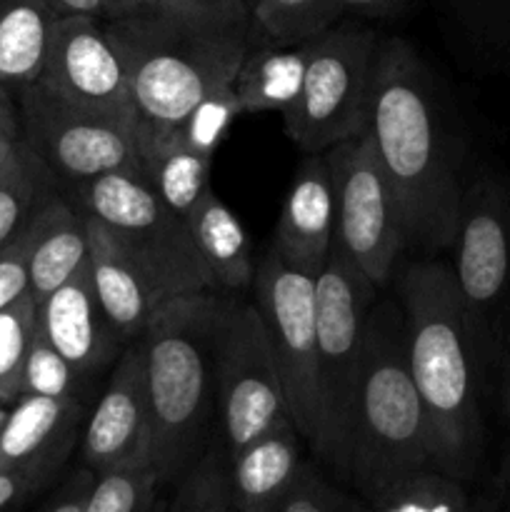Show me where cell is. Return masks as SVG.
I'll list each match as a JSON object with an SVG mask.
<instances>
[{
	"instance_id": "1",
	"label": "cell",
	"mask_w": 510,
	"mask_h": 512,
	"mask_svg": "<svg viewBox=\"0 0 510 512\" xmlns=\"http://www.w3.org/2000/svg\"><path fill=\"white\" fill-rule=\"evenodd\" d=\"M368 133L398 195L408 253L435 258L450 248L465 175L433 73L403 38H380L370 88Z\"/></svg>"
},
{
	"instance_id": "2",
	"label": "cell",
	"mask_w": 510,
	"mask_h": 512,
	"mask_svg": "<svg viewBox=\"0 0 510 512\" xmlns=\"http://www.w3.org/2000/svg\"><path fill=\"white\" fill-rule=\"evenodd\" d=\"M395 275L408 365L428 425L430 465L465 483L475 475L483 453V395L490 383L465 320L453 270L445 260L418 258Z\"/></svg>"
},
{
	"instance_id": "3",
	"label": "cell",
	"mask_w": 510,
	"mask_h": 512,
	"mask_svg": "<svg viewBox=\"0 0 510 512\" xmlns=\"http://www.w3.org/2000/svg\"><path fill=\"white\" fill-rule=\"evenodd\" d=\"M233 293L168 298L143 333L150 398V463L175 485L218 430V355Z\"/></svg>"
},
{
	"instance_id": "4",
	"label": "cell",
	"mask_w": 510,
	"mask_h": 512,
	"mask_svg": "<svg viewBox=\"0 0 510 512\" xmlns=\"http://www.w3.org/2000/svg\"><path fill=\"white\" fill-rule=\"evenodd\" d=\"M425 468H433L428 425L408 365L403 308L395 293L378 295L365 328L340 483L368 500L385 485Z\"/></svg>"
},
{
	"instance_id": "5",
	"label": "cell",
	"mask_w": 510,
	"mask_h": 512,
	"mask_svg": "<svg viewBox=\"0 0 510 512\" xmlns=\"http://www.w3.org/2000/svg\"><path fill=\"white\" fill-rule=\"evenodd\" d=\"M105 28L145 130H178L205 95L233 83L250 48V23H190L160 10L105 20Z\"/></svg>"
},
{
	"instance_id": "6",
	"label": "cell",
	"mask_w": 510,
	"mask_h": 512,
	"mask_svg": "<svg viewBox=\"0 0 510 512\" xmlns=\"http://www.w3.org/2000/svg\"><path fill=\"white\" fill-rule=\"evenodd\" d=\"M375 288L338 250L315 278V433L310 450L340 480Z\"/></svg>"
},
{
	"instance_id": "7",
	"label": "cell",
	"mask_w": 510,
	"mask_h": 512,
	"mask_svg": "<svg viewBox=\"0 0 510 512\" xmlns=\"http://www.w3.org/2000/svg\"><path fill=\"white\" fill-rule=\"evenodd\" d=\"M450 270L490 390L510 330V183L495 170L465 180Z\"/></svg>"
},
{
	"instance_id": "8",
	"label": "cell",
	"mask_w": 510,
	"mask_h": 512,
	"mask_svg": "<svg viewBox=\"0 0 510 512\" xmlns=\"http://www.w3.org/2000/svg\"><path fill=\"white\" fill-rule=\"evenodd\" d=\"M63 193L113 233L160 300L220 293L195 250L188 220L173 213L138 170L108 173Z\"/></svg>"
},
{
	"instance_id": "9",
	"label": "cell",
	"mask_w": 510,
	"mask_h": 512,
	"mask_svg": "<svg viewBox=\"0 0 510 512\" xmlns=\"http://www.w3.org/2000/svg\"><path fill=\"white\" fill-rule=\"evenodd\" d=\"M378 45L380 35L353 18L308 38L303 85L280 113L285 133L303 153H325L368 130Z\"/></svg>"
},
{
	"instance_id": "10",
	"label": "cell",
	"mask_w": 510,
	"mask_h": 512,
	"mask_svg": "<svg viewBox=\"0 0 510 512\" xmlns=\"http://www.w3.org/2000/svg\"><path fill=\"white\" fill-rule=\"evenodd\" d=\"M335 193L333 248L375 288L393 283L408 253V230L370 133L325 150Z\"/></svg>"
},
{
	"instance_id": "11",
	"label": "cell",
	"mask_w": 510,
	"mask_h": 512,
	"mask_svg": "<svg viewBox=\"0 0 510 512\" xmlns=\"http://www.w3.org/2000/svg\"><path fill=\"white\" fill-rule=\"evenodd\" d=\"M13 95L23 140L48 165L60 190L140 168L135 120L68 103L40 80Z\"/></svg>"
},
{
	"instance_id": "12",
	"label": "cell",
	"mask_w": 510,
	"mask_h": 512,
	"mask_svg": "<svg viewBox=\"0 0 510 512\" xmlns=\"http://www.w3.org/2000/svg\"><path fill=\"white\" fill-rule=\"evenodd\" d=\"M283 420L288 403L263 318L253 300L235 295L220 338L215 443L233 458Z\"/></svg>"
},
{
	"instance_id": "13",
	"label": "cell",
	"mask_w": 510,
	"mask_h": 512,
	"mask_svg": "<svg viewBox=\"0 0 510 512\" xmlns=\"http://www.w3.org/2000/svg\"><path fill=\"white\" fill-rule=\"evenodd\" d=\"M253 303L283 380L288 415L305 443L315 433V278L290 268L273 248L255 263Z\"/></svg>"
},
{
	"instance_id": "14",
	"label": "cell",
	"mask_w": 510,
	"mask_h": 512,
	"mask_svg": "<svg viewBox=\"0 0 510 512\" xmlns=\"http://www.w3.org/2000/svg\"><path fill=\"white\" fill-rule=\"evenodd\" d=\"M38 80L68 103L138 123L123 60L103 18L68 15L55 20Z\"/></svg>"
},
{
	"instance_id": "15",
	"label": "cell",
	"mask_w": 510,
	"mask_h": 512,
	"mask_svg": "<svg viewBox=\"0 0 510 512\" xmlns=\"http://www.w3.org/2000/svg\"><path fill=\"white\" fill-rule=\"evenodd\" d=\"M83 468L95 475L150 460V398L143 340H135L110 368L103 393L88 410L80 435Z\"/></svg>"
},
{
	"instance_id": "16",
	"label": "cell",
	"mask_w": 510,
	"mask_h": 512,
	"mask_svg": "<svg viewBox=\"0 0 510 512\" xmlns=\"http://www.w3.org/2000/svg\"><path fill=\"white\" fill-rule=\"evenodd\" d=\"M38 333L80 375L95 383L128 348L100 308L88 260L80 265L78 273L38 303Z\"/></svg>"
},
{
	"instance_id": "17",
	"label": "cell",
	"mask_w": 510,
	"mask_h": 512,
	"mask_svg": "<svg viewBox=\"0 0 510 512\" xmlns=\"http://www.w3.org/2000/svg\"><path fill=\"white\" fill-rule=\"evenodd\" d=\"M335 193L325 153H305L293 173L270 248L283 263L318 278L333 250Z\"/></svg>"
},
{
	"instance_id": "18",
	"label": "cell",
	"mask_w": 510,
	"mask_h": 512,
	"mask_svg": "<svg viewBox=\"0 0 510 512\" xmlns=\"http://www.w3.org/2000/svg\"><path fill=\"white\" fill-rule=\"evenodd\" d=\"M88 405L80 400L20 395L0 428V470L43 468L60 473L80 445Z\"/></svg>"
},
{
	"instance_id": "19",
	"label": "cell",
	"mask_w": 510,
	"mask_h": 512,
	"mask_svg": "<svg viewBox=\"0 0 510 512\" xmlns=\"http://www.w3.org/2000/svg\"><path fill=\"white\" fill-rule=\"evenodd\" d=\"M88 225V268L105 318L125 345L143 338L155 308L163 300L138 263L125 253L100 220L85 215Z\"/></svg>"
},
{
	"instance_id": "20",
	"label": "cell",
	"mask_w": 510,
	"mask_h": 512,
	"mask_svg": "<svg viewBox=\"0 0 510 512\" xmlns=\"http://www.w3.org/2000/svg\"><path fill=\"white\" fill-rule=\"evenodd\" d=\"M303 443L293 420H283L228 458L235 512H278L305 465Z\"/></svg>"
},
{
	"instance_id": "21",
	"label": "cell",
	"mask_w": 510,
	"mask_h": 512,
	"mask_svg": "<svg viewBox=\"0 0 510 512\" xmlns=\"http://www.w3.org/2000/svg\"><path fill=\"white\" fill-rule=\"evenodd\" d=\"M88 260L85 213L58 190L28 223V283L35 305L43 303Z\"/></svg>"
},
{
	"instance_id": "22",
	"label": "cell",
	"mask_w": 510,
	"mask_h": 512,
	"mask_svg": "<svg viewBox=\"0 0 510 512\" xmlns=\"http://www.w3.org/2000/svg\"><path fill=\"white\" fill-rule=\"evenodd\" d=\"M138 158L145 183L168 205L173 213L188 220L195 205L210 188V165L213 160L190 148L178 130L135 128Z\"/></svg>"
},
{
	"instance_id": "23",
	"label": "cell",
	"mask_w": 510,
	"mask_h": 512,
	"mask_svg": "<svg viewBox=\"0 0 510 512\" xmlns=\"http://www.w3.org/2000/svg\"><path fill=\"white\" fill-rule=\"evenodd\" d=\"M190 235L205 270L220 293H243L253 288L255 260L248 238L233 210L208 190L205 198L188 215Z\"/></svg>"
},
{
	"instance_id": "24",
	"label": "cell",
	"mask_w": 510,
	"mask_h": 512,
	"mask_svg": "<svg viewBox=\"0 0 510 512\" xmlns=\"http://www.w3.org/2000/svg\"><path fill=\"white\" fill-rule=\"evenodd\" d=\"M308 65V40L295 45L250 43L233 78L245 115L283 113L300 93Z\"/></svg>"
},
{
	"instance_id": "25",
	"label": "cell",
	"mask_w": 510,
	"mask_h": 512,
	"mask_svg": "<svg viewBox=\"0 0 510 512\" xmlns=\"http://www.w3.org/2000/svg\"><path fill=\"white\" fill-rule=\"evenodd\" d=\"M55 20L48 0H0V85L10 93L40 78Z\"/></svg>"
},
{
	"instance_id": "26",
	"label": "cell",
	"mask_w": 510,
	"mask_h": 512,
	"mask_svg": "<svg viewBox=\"0 0 510 512\" xmlns=\"http://www.w3.org/2000/svg\"><path fill=\"white\" fill-rule=\"evenodd\" d=\"M58 190L55 175L23 140L10 168L0 178V250L23 235L40 205Z\"/></svg>"
},
{
	"instance_id": "27",
	"label": "cell",
	"mask_w": 510,
	"mask_h": 512,
	"mask_svg": "<svg viewBox=\"0 0 510 512\" xmlns=\"http://www.w3.org/2000/svg\"><path fill=\"white\" fill-rule=\"evenodd\" d=\"M368 512H473L463 483L433 468L385 485L365 500Z\"/></svg>"
},
{
	"instance_id": "28",
	"label": "cell",
	"mask_w": 510,
	"mask_h": 512,
	"mask_svg": "<svg viewBox=\"0 0 510 512\" xmlns=\"http://www.w3.org/2000/svg\"><path fill=\"white\" fill-rule=\"evenodd\" d=\"M330 25L328 0H258L250 13V43L295 45Z\"/></svg>"
},
{
	"instance_id": "29",
	"label": "cell",
	"mask_w": 510,
	"mask_h": 512,
	"mask_svg": "<svg viewBox=\"0 0 510 512\" xmlns=\"http://www.w3.org/2000/svg\"><path fill=\"white\" fill-rule=\"evenodd\" d=\"M163 488L150 460L95 475L83 512H158Z\"/></svg>"
},
{
	"instance_id": "30",
	"label": "cell",
	"mask_w": 510,
	"mask_h": 512,
	"mask_svg": "<svg viewBox=\"0 0 510 512\" xmlns=\"http://www.w3.org/2000/svg\"><path fill=\"white\" fill-rule=\"evenodd\" d=\"M165 512H235L228 455L215 440L203 458L175 483Z\"/></svg>"
},
{
	"instance_id": "31",
	"label": "cell",
	"mask_w": 510,
	"mask_h": 512,
	"mask_svg": "<svg viewBox=\"0 0 510 512\" xmlns=\"http://www.w3.org/2000/svg\"><path fill=\"white\" fill-rule=\"evenodd\" d=\"M43 335L35 330L33 345L28 350V358L23 365V380H20V395H43V398H65L80 400L88 405L90 385Z\"/></svg>"
},
{
	"instance_id": "32",
	"label": "cell",
	"mask_w": 510,
	"mask_h": 512,
	"mask_svg": "<svg viewBox=\"0 0 510 512\" xmlns=\"http://www.w3.org/2000/svg\"><path fill=\"white\" fill-rule=\"evenodd\" d=\"M38 330V305L28 295L0 310V393L8 400L20 398V380L28 350Z\"/></svg>"
},
{
	"instance_id": "33",
	"label": "cell",
	"mask_w": 510,
	"mask_h": 512,
	"mask_svg": "<svg viewBox=\"0 0 510 512\" xmlns=\"http://www.w3.org/2000/svg\"><path fill=\"white\" fill-rule=\"evenodd\" d=\"M240 115L245 113L240 108V100L235 95L233 85H223L215 93L205 95L190 110L188 118L178 128V133L190 148H195L200 155L213 160L215 150L220 148V143H223L225 135L230 133V128H233Z\"/></svg>"
},
{
	"instance_id": "34",
	"label": "cell",
	"mask_w": 510,
	"mask_h": 512,
	"mask_svg": "<svg viewBox=\"0 0 510 512\" xmlns=\"http://www.w3.org/2000/svg\"><path fill=\"white\" fill-rule=\"evenodd\" d=\"M278 512H368V505L325 478L313 463H305Z\"/></svg>"
},
{
	"instance_id": "35",
	"label": "cell",
	"mask_w": 510,
	"mask_h": 512,
	"mask_svg": "<svg viewBox=\"0 0 510 512\" xmlns=\"http://www.w3.org/2000/svg\"><path fill=\"white\" fill-rule=\"evenodd\" d=\"M470 38L490 50L510 48V0H448Z\"/></svg>"
},
{
	"instance_id": "36",
	"label": "cell",
	"mask_w": 510,
	"mask_h": 512,
	"mask_svg": "<svg viewBox=\"0 0 510 512\" xmlns=\"http://www.w3.org/2000/svg\"><path fill=\"white\" fill-rule=\"evenodd\" d=\"M160 13L190 23L210 25H245L250 23V10L243 0H158Z\"/></svg>"
},
{
	"instance_id": "37",
	"label": "cell",
	"mask_w": 510,
	"mask_h": 512,
	"mask_svg": "<svg viewBox=\"0 0 510 512\" xmlns=\"http://www.w3.org/2000/svg\"><path fill=\"white\" fill-rule=\"evenodd\" d=\"M30 293L28 283V228L20 238L0 250V310Z\"/></svg>"
},
{
	"instance_id": "38",
	"label": "cell",
	"mask_w": 510,
	"mask_h": 512,
	"mask_svg": "<svg viewBox=\"0 0 510 512\" xmlns=\"http://www.w3.org/2000/svg\"><path fill=\"white\" fill-rule=\"evenodd\" d=\"M53 470L43 468H5L0 470V512H13L15 508L33 498L35 493L55 480Z\"/></svg>"
},
{
	"instance_id": "39",
	"label": "cell",
	"mask_w": 510,
	"mask_h": 512,
	"mask_svg": "<svg viewBox=\"0 0 510 512\" xmlns=\"http://www.w3.org/2000/svg\"><path fill=\"white\" fill-rule=\"evenodd\" d=\"M93 483H95L93 470L88 468L75 470V473L60 485L58 493L50 498V503L40 512H83L85 500H88Z\"/></svg>"
},
{
	"instance_id": "40",
	"label": "cell",
	"mask_w": 510,
	"mask_h": 512,
	"mask_svg": "<svg viewBox=\"0 0 510 512\" xmlns=\"http://www.w3.org/2000/svg\"><path fill=\"white\" fill-rule=\"evenodd\" d=\"M413 0H328V13L333 23L343 18H383L395 15Z\"/></svg>"
},
{
	"instance_id": "41",
	"label": "cell",
	"mask_w": 510,
	"mask_h": 512,
	"mask_svg": "<svg viewBox=\"0 0 510 512\" xmlns=\"http://www.w3.org/2000/svg\"><path fill=\"white\" fill-rule=\"evenodd\" d=\"M48 3L58 18H68V15L103 18L105 15V0H48Z\"/></svg>"
},
{
	"instance_id": "42",
	"label": "cell",
	"mask_w": 510,
	"mask_h": 512,
	"mask_svg": "<svg viewBox=\"0 0 510 512\" xmlns=\"http://www.w3.org/2000/svg\"><path fill=\"white\" fill-rule=\"evenodd\" d=\"M495 395L500 400V410L510 418V330L505 338L503 355H500L498 375H495Z\"/></svg>"
},
{
	"instance_id": "43",
	"label": "cell",
	"mask_w": 510,
	"mask_h": 512,
	"mask_svg": "<svg viewBox=\"0 0 510 512\" xmlns=\"http://www.w3.org/2000/svg\"><path fill=\"white\" fill-rule=\"evenodd\" d=\"M155 8H158V0H105L103 20L128 18V15L148 13Z\"/></svg>"
},
{
	"instance_id": "44",
	"label": "cell",
	"mask_w": 510,
	"mask_h": 512,
	"mask_svg": "<svg viewBox=\"0 0 510 512\" xmlns=\"http://www.w3.org/2000/svg\"><path fill=\"white\" fill-rule=\"evenodd\" d=\"M20 143H23V130H20V125L0 130V178H3V173L10 168V163H13Z\"/></svg>"
},
{
	"instance_id": "45",
	"label": "cell",
	"mask_w": 510,
	"mask_h": 512,
	"mask_svg": "<svg viewBox=\"0 0 510 512\" xmlns=\"http://www.w3.org/2000/svg\"><path fill=\"white\" fill-rule=\"evenodd\" d=\"M15 125H20L18 103H15V95L5 85H0V130L15 128Z\"/></svg>"
},
{
	"instance_id": "46",
	"label": "cell",
	"mask_w": 510,
	"mask_h": 512,
	"mask_svg": "<svg viewBox=\"0 0 510 512\" xmlns=\"http://www.w3.org/2000/svg\"><path fill=\"white\" fill-rule=\"evenodd\" d=\"M10 405H13V400H8V398H5L3 393H0V428H3L5 418H8V413H10Z\"/></svg>"
},
{
	"instance_id": "47",
	"label": "cell",
	"mask_w": 510,
	"mask_h": 512,
	"mask_svg": "<svg viewBox=\"0 0 510 512\" xmlns=\"http://www.w3.org/2000/svg\"><path fill=\"white\" fill-rule=\"evenodd\" d=\"M503 480H505V485L510 488V448H508V453H505V460H503Z\"/></svg>"
},
{
	"instance_id": "48",
	"label": "cell",
	"mask_w": 510,
	"mask_h": 512,
	"mask_svg": "<svg viewBox=\"0 0 510 512\" xmlns=\"http://www.w3.org/2000/svg\"><path fill=\"white\" fill-rule=\"evenodd\" d=\"M473 512H493L485 503H473Z\"/></svg>"
},
{
	"instance_id": "49",
	"label": "cell",
	"mask_w": 510,
	"mask_h": 512,
	"mask_svg": "<svg viewBox=\"0 0 510 512\" xmlns=\"http://www.w3.org/2000/svg\"><path fill=\"white\" fill-rule=\"evenodd\" d=\"M243 3H245V8H248L250 13H253V8H255V3H258V0H243Z\"/></svg>"
},
{
	"instance_id": "50",
	"label": "cell",
	"mask_w": 510,
	"mask_h": 512,
	"mask_svg": "<svg viewBox=\"0 0 510 512\" xmlns=\"http://www.w3.org/2000/svg\"><path fill=\"white\" fill-rule=\"evenodd\" d=\"M508 512H510V510H508Z\"/></svg>"
}]
</instances>
